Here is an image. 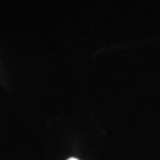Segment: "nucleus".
<instances>
[{
	"mask_svg": "<svg viewBox=\"0 0 160 160\" xmlns=\"http://www.w3.org/2000/svg\"><path fill=\"white\" fill-rule=\"evenodd\" d=\"M67 160H79V159H78V158H69V159H67Z\"/></svg>",
	"mask_w": 160,
	"mask_h": 160,
	"instance_id": "f257e3e1",
	"label": "nucleus"
}]
</instances>
